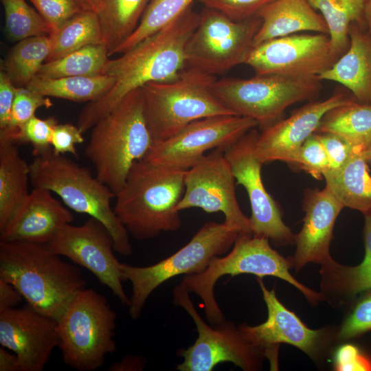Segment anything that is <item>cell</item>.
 I'll return each mask as SVG.
<instances>
[{
  "instance_id": "obj_1",
  "label": "cell",
  "mask_w": 371,
  "mask_h": 371,
  "mask_svg": "<svg viewBox=\"0 0 371 371\" xmlns=\"http://www.w3.org/2000/svg\"><path fill=\"white\" fill-rule=\"evenodd\" d=\"M201 12L192 5L172 23L142 40L116 58H109L102 75L115 82L102 98L81 111L77 126L84 133L112 111L131 91L152 82L175 79L186 67V47L196 28Z\"/></svg>"
},
{
  "instance_id": "obj_2",
  "label": "cell",
  "mask_w": 371,
  "mask_h": 371,
  "mask_svg": "<svg viewBox=\"0 0 371 371\" xmlns=\"http://www.w3.org/2000/svg\"><path fill=\"white\" fill-rule=\"evenodd\" d=\"M0 279L11 284L27 304L58 321L86 281L47 244L0 240Z\"/></svg>"
},
{
  "instance_id": "obj_3",
  "label": "cell",
  "mask_w": 371,
  "mask_h": 371,
  "mask_svg": "<svg viewBox=\"0 0 371 371\" xmlns=\"http://www.w3.org/2000/svg\"><path fill=\"white\" fill-rule=\"evenodd\" d=\"M186 170L144 159L135 163L116 194L113 207L129 235L148 240L181 227L177 206L184 193Z\"/></svg>"
},
{
  "instance_id": "obj_4",
  "label": "cell",
  "mask_w": 371,
  "mask_h": 371,
  "mask_svg": "<svg viewBox=\"0 0 371 371\" xmlns=\"http://www.w3.org/2000/svg\"><path fill=\"white\" fill-rule=\"evenodd\" d=\"M153 144L140 87L91 128L85 154L94 166L96 177L116 195L133 166L146 156Z\"/></svg>"
},
{
  "instance_id": "obj_5",
  "label": "cell",
  "mask_w": 371,
  "mask_h": 371,
  "mask_svg": "<svg viewBox=\"0 0 371 371\" xmlns=\"http://www.w3.org/2000/svg\"><path fill=\"white\" fill-rule=\"evenodd\" d=\"M30 181L33 188L47 189L69 208L100 221L110 232L116 252L124 256L132 254L129 234L111 204L116 195L87 168L51 148L34 156L30 164Z\"/></svg>"
},
{
  "instance_id": "obj_6",
  "label": "cell",
  "mask_w": 371,
  "mask_h": 371,
  "mask_svg": "<svg viewBox=\"0 0 371 371\" xmlns=\"http://www.w3.org/2000/svg\"><path fill=\"white\" fill-rule=\"evenodd\" d=\"M215 80L214 76L186 67L173 80L148 82L141 87L154 142L170 137L195 120L234 115L216 96Z\"/></svg>"
},
{
  "instance_id": "obj_7",
  "label": "cell",
  "mask_w": 371,
  "mask_h": 371,
  "mask_svg": "<svg viewBox=\"0 0 371 371\" xmlns=\"http://www.w3.org/2000/svg\"><path fill=\"white\" fill-rule=\"evenodd\" d=\"M293 264L274 250L265 237L251 233H239L232 249L223 256L214 258L199 273L185 275L181 284L189 293L202 300L206 318L212 326L224 322L225 316L214 297V289L218 280L226 275L252 274L258 278L274 276L288 282L299 289L310 302H316L323 295L304 286L289 272Z\"/></svg>"
},
{
  "instance_id": "obj_8",
  "label": "cell",
  "mask_w": 371,
  "mask_h": 371,
  "mask_svg": "<svg viewBox=\"0 0 371 371\" xmlns=\"http://www.w3.org/2000/svg\"><path fill=\"white\" fill-rule=\"evenodd\" d=\"M116 318L104 295L93 289L80 291L57 321L64 363L78 371L100 368L116 350Z\"/></svg>"
},
{
  "instance_id": "obj_9",
  "label": "cell",
  "mask_w": 371,
  "mask_h": 371,
  "mask_svg": "<svg viewBox=\"0 0 371 371\" xmlns=\"http://www.w3.org/2000/svg\"><path fill=\"white\" fill-rule=\"evenodd\" d=\"M239 233L225 222H208L186 245L154 265L135 267L121 262L123 280L132 284L128 306L131 317L137 319L141 316L150 295L166 281L179 275L199 273L214 258L225 255L234 245Z\"/></svg>"
},
{
  "instance_id": "obj_10",
  "label": "cell",
  "mask_w": 371,
  "mask_h": 371,
  "mask_svg": "<svg viewBox=\"0 0 371 371\" xmlns=\"http://www.w3.org/2000/svg\"><path fill=\"white\" fill-rule=\"evenodd\" d=\"M322 88L319 76L256 75L216 80L213 91L234 115L255 120L262 128L279 120L291 105L314 99Z\"/></svg>"
},
{
  "instance_id": "obj_11",
  "label": "cell",
  "mask_w": 371,
  "mask_h": 371,
  "mask_svg": "<svg viewBox=\"0 0 371 371\" xmlns=\"http://www.w3.org/2000/svg\"><path fill=\"white\" fill-rule=\"evenodd\" d=\"M261 23L256 16L235 21L205 7L186 47V67L214 76L245 64Z\"/></svg>"
},
{
  "instance_id": "obj_12",
  "label": "cell",
  "mask_w": 371,
  "mask_h": 371,
  "mask_svg": "<svg viewBox=\"0 0 371 371\" xmlns=\"http://www.w3.org/2000/svg\"><path fill=\"white\" fill-rule=\"evenodd\" d=\"M173 300L192 318L198 332L193 345L178 351L183 360L177 366V370L211 371L224 362L232 363L245 371L261 368L263 352L252 346L231 322L225 321L213 326L207 324L196 310L189 292L181 283L173 290Z\"/></svg>"
},
{
  "instance_id": "obj_13",
  "label": "cell",
  "mask_w": 371,
  "mask_h": 371,
  "mask_svg": "<svg viewBox=\"0 0 371 371\" xmlns=\"http://www.w3.org/2000/svg\"><path fill=\"white\" fill-rule=\"evenodd\" d=\"M258 126L254 119L234 115L199 119L170 137L154 142L144 159L156 165L188 170L208 150L226 149Z\"/></svg>"
},
{
  "instance_id": "obj_14",
  "label": "cell",
  "mask_w": 371,
  "mask_h": 371,
  "mask_svg": "<svg viewBox=\"0 0 371 371\" xmlns=\"http://www.w3.org/2000/svg\"><path fill=\"white\" fill-rule=\"evenodd\" d=\"M217 148L205 155L186 172L183 195L177 210L197 207L221 212L225 223L240 232L251 233L249 218L241 211L235 192V177L225 155Z\"/></svg>"
},
{
  "instance_id": "obj_15",
  "label": "cell",
  "mask_w": 371,
  "mask_h": 371,
  "mask_svg": "<svg viewBox=\"0 0 371 371\" xmlns=\"http://www.w3.org/2000/svg\"><path fill=\"white\" fill-rule=\"evenodd\" d=\"M339 58L328 34L297 33L254 45L245 64L256 75L319 76Z\"/></svg>"
},
{
  "instance_id": "obj_16",
  "label": "cell",
  "mask_w": 371,
  "mask_h": 371,
  "mask_svg": "<svg viewBox=\"0 0 371 371\" xmlns=\"http://www.w3.org/2000/svg\"><path fill=\"white\" fill-rule=\"evenodd\" d=\"M47 245L57 254L91 272L126 306L130 298L122 285L121 262L114 254L113 238L106 227L91 217L81 225L63 227Z\"/></svg>"
},
{
  "instance_id": "obj_17",
  "label": "cell",
  "mask_w": 371,
  "mask_h": 371,
  "mask_svg": "<svg viewBox=\"0 0 371 371\" xmlns=\"http://www.w3.org/2000/svg\"><path fill=\"white\" fill-rule=\"evenodd\" d=\"M259 133L251 129L225 150L237 184L246 190L251 209L249 218L251 234L265 237L278 244L291 243L295 238L283 222L280 209L266 190L261 177L263 165L256 153Z\"/></svg>"
},
{
  "instance_id": "obj_18",
  "label": "cell",
  "mask_w": 371,
  "mask_h": 371,
  "mask_svg": "<svg viewBox=\"0 0 371 371\" xmlns=\"http://www.w3.org/2000/svg\"><path fill=\"white\" fill-rule=\"evenodd\" d=\"M0 344L16 355L21 371H42L59 346L57 321L27 304L0 312Z\"/></svg>"
},
{
  "instance_id": "obj_19",
  "label": "cell",
  "mask_w": 371,
  "mask_h": 371,
  "mask_svg": "<svg viewBox=\"0 0 371 371\" xmlns=\"http://www.w3.org/2000/svg\"><path fill=\"white\" fill-rule=\"evenodd\" d=\"M351 100L337 92L321 101H312L284 119L262 128L256 142V153L262 164L282 161L293 165L304 142L314 134L323 116L333 108Z\"/></svg>"
},
{
  "instance_id": "obj_20",
  "label": "cell",
  "mask_w": 371,
  "mask_h": 371,
  "mask_svg": "<svg viewBox=\"0 0 371 371\" xmlns=\"http://www.w3.org/2000/svg\"><path fill=\"white\" fill-rule=\"evenodd\" d=\"M258 282L267 305L268 317L264 323L258 326H239L245 339L266 356L274 346L282 343L294 346L311 357L315 356L324 343L325 331L308 328L278 300L274 289L268 290L260 278H258Z\"/></svg>"
},
{
  "instance_id": "obj_21",
  "label": "cell",
  "mask_w": 371,
  "mask_h": 371,
  "mask_svg": "<svg viewBox=\"0 0 371 371\" xmlns=\"http://www.w3.org/2000/svg\"><path fill=\"white\" fill-rule=\"evenodd\" d=\"M303 207L304 225L295 236L296 251L293 260L295 269L300 270L309 262L329 265L335 262L329 251L333 227L344 205L325 187L308 190Z\"/></svg>"
},
{
  "instance_id": "obj_22",
  "label": "cell",
  "mask_w": 371,
  "mask_h": 371,
  "mask_svg": "<svg viewBox=\"0 0 371 371\" xmlns=\"http://www.w3.org/2000/svg\"><path fill=\"white\" fill-rule=\"evenodd\" d=\"M47 189L34 188L0 231V240L47 244L74 220L71 212Z\"/></svg>"
},
{
  "instance_id": "obj_23",
  "label": "cell",
  "mask_w": 371,
  "mask_h": 371,
  "mask_svg": "<svg viewBox=\"0 0 371 371\" xmlns=\"http://www.w3.org/2000/svg\"><path fill=\"white\" fill-rule=\"evenodd\" d=\"M348 36L346 52L319 78L343 85L357 102L371 104V34L352 23Z\"/></svg>"
},
{
  "instance_id": "obj_24",
  "label": "cell",
  "mask_w": 371,
  "mask_h": 371,
  "mask_svg": "<svg viewBox=\"0 0 371 371\" xmlns=\"http://www.w3.org/2000/svg\"><path fill=\"white\" fill-rule=\"evenodd\" d=\"M256 16L262 23L253 46L301 32L329 33L324 17L308 0H274L260 10Z\"/></svg>"
},
{
  "instance_id": "obj_25",
  "label": "cell",
  "mask_w": 371,
  "mask_h": 371,
  "mask_svg": "<svg viewBox=\"0 0 371 371\" xmlns=\"http://www.w3.org/2000/svg\"><path fill=\"white\" fill-rule=\"evenodd\" d=\"M363 148L355 147L339 170H328L323 177L326 187L348 207L364 214L371 212V176Z\"/></svg>"
},
{
  "instance_id": "obj_26",
  "label": "cell",
  "mask_w": 371,
  "mask_h": 371,
  "mask_svg": "<svg viewBox=\"0 0 371 371\" xmlns=\"http://www.w3.org/2000/svg\"><path fill=\"white\" fill-rule=\"evenodd\" d=\"M30 164L16 144L0 139V231L27 198Z\"/></svg>"
},
{
  "instance_id": "obj_27",
  "label": "cell",
  "mask_w": 371,
  "mask_h": 371,
  "mask_svg": "<svg viewBox=\"0 0 371 371\" xmlns=\"http://www.w3.org/2000/svg\"><path fill=\"white\" fill-rule=\"evenodd\" d=\"M324 133L338 135L364 150L371 142V104L351 99L333 108L323 116L315 133Z\"/></svg>"
},
{
  "instance_id": "obj_28",
  "label": "cell",
  "mask_w": 371,
  "mask_h": 371,
  "mask_svg": "<svg viewBox=\"0 0 371 371\" xmlns=\"http://www.w3.org/2000/svg\"><path fill=\"white\" fill-rule=\"evenodd\" d=\"M150 1L104 0L98 15L109 56L134 32Z\"/></svg>"
},
{
  "instance_id": "obj_29",
  "label": "cell",
  "mask_w": 371,
  "mask_h": 371,
  "mask_svg": "<svg viewBox=\"0 0 371 371\" xmlns=\"http://www.w3.org/2000/svg\"><path fill=\"white\" fill-rule=\"evenodd\" d=\"M115 82L113 76H67L43 78L35 76L26 86L44 96L74 102H92L104 95Z\"/></svg>"
},
{
  "instance_id": "obj_30",
  "label": "cell",
  "mask_w": 371,
  "mask_h": 371,
  "mask_svg": "<svg viewBox=\"0 0 371 371\" xmlns=\"http://www.w3.org/2000/svg\"><path fill=\"white\" fill-rule=\"evenodd\" d=\"M319 10L328 27L331 46L340 57L348 48V30L352 23L366 30L363 18L365 0H308Z\"/></svg>"
},
{
  "instance_id": "obj_31",
  "label": "cell",
  "mask_w": 371,
  "mask_h": 371,
  "mask_svg": "<svg viewBox=\"0 0 371 371\" xmlns=\"http://www.w3.org/2000/svg\"><path fill=\"white\" fill-rule=\"evenodd\" d=\"M51 52L45 62L58 59L87 45L103 43L98 15L83 10L50 34Z\"/></svg>"
},
{
  "instance_id": "obj_32",
  "label": "cell",
  "mask_w": 371,
  "mask_h": 371,
  "mask_svg": "<svg viewBox=\"0 0 371 371\" xmlns=\"http://www.w3.org/2000/svg\"><path fill=\"white\" fill-rule=\"evenodd\" d=\"M49 34L30 37L17 42L1 63L14 85L26 87L37 75L51 52Z\"/></svg>"
},
{
  "instance_id": "obj_33",
  "label": "cell",
  "mask_w": 371,
  "mask_h": 371,
  "mask_svg": "<svg viewBox=\"0 0 371 371\" xmlns=\"http://www.w3.org/2000/svg\"><path fill=\"white\" fill-rule=\"evenodd\" d=\"M109 59L108 50L104 44L89 45L58 59L45 62L36 76L57 78L102 75Z\"/></svg>"
},
{
  "instance_id": "obj_34",
  "label": "cell",
  "mask_w": 371,
  "mask_h": 371,
  "mask_svg": "<svg viewBox=\"0 0 371 371\" xmlns=\"http://www.w3.org/2000/svg\"><path fill=\"white\" fill-rule=\"evenodd\" d=\"M363 241L365 256L357 266L348 267L335 262L323 267V274L349 297L371 291V212L364 214Z\"/></svg>"
},
{
  "instance_id": "obj_35",
  "label": "cell",
  "mask_w": 371,
  "mask_h": 371,
  "mask_svg": "<svg viewBox=\"0 0 371 371\" xmlns=\"http://www.w3.org/2000/svg\"><path fill=\"white\" fill-rule=\"evenodd\" d=\"M197 0H151L134 32L113 53L122 54L159 31L183 14Z\"/></svg>"
},
{
  "instance_id": "obj_36",
  "label": "cell",
  "mask_w": 371,
  "mask_h": 371,
  "mask_svg": "<svg viewBox=\"0 0 371 371\" xmlns=\"http://www.w3.org/2000/svg\"><path fill=\"white\" fill-rule=\"evenodd\" d=\"M5 12V30L14 42L50 34L53 29L41 14L25 0H1Z\"/></svg>"
},
{
  "instance_id": "obj_37",
  "label": "cell",
  "mask_w": 371,
  "mask_h": 371,
  "mask_svg": "<svg viewBox=\"0 0 371 371\" xmlns=\"http://www.w3.org/2000/svg\"><path fill=\"white\" fill-rule=\"evenodd\" d=\"M57 124L54 117L41 119L34 115L12 131L0 132V139L14 144H31L34 157L52 148V132Z\"/></svg>"
},
{
  "instance_id": "obj_38",
  "label": "cell",
  "mask_w": 371,
  "mask_h": 371,
  "mask_svg": "<svg viewBox=\"0 0 371 371\" xmlns=\"http://www.w3.org/2000/svg\"><path fill=\"white\" fill-rule=\"evenodd\" d=\"M52 105L49 97L26 87H16L9 124L5 129L0 132L14 131L34 117L39 108H49Z\"/></svg>"
},
{
  "instance_id": "obj_39",
  "label": "cell",
  "mask_w": 371,
  "mask_h": 371,
  "mask_svg": "<svg viewBox=\"0 0 371 371\" xmlns=\"http://www.w3.org/2000/svg\"><path fill=\"white\" fill-rule=\"evenodd\" d=\"M293 165L319 180L329 170L326 153L315 133L311 135L302 144Z\"/></svg>"
},
{
  "instance_id": "obj_40",
  "label": "cell",
  "mask_w": 371,
  "mask_h": 371,
  "mask_svg": "<svg viewBox=\"0 0 371 371\" xmlns=\"http://www.w3.org/2000/svg\"><path fill=\"white\" fill-rule=\"evenodd\" d=\"M50 25L53 31L83 11L76 0H28Z\"/></svg>"
},
{
  "instance_id": "obj_41",
  "label": "cell",
  "mask_w": 371,
  "mask_h": 371,
  "mask_svg": "<svg viewBox=\"0 0 371 371\" xmlns=\"http://www.w3.org/2000/svg\"><path fill=\"white\" fill-rule=\"evenodd\" d=\"M364 293L341 325L339 339L353 338L371 330V291Z\"/></svg>"
},
{
  "instance_id": "obj_42",
  "label": "cell",
  "mask_w": 371,
  "mask_h": 371,
  "mask_svg": "<svg viewBox=\"0 0 371 371\" xmlns=\"http://www.w3.org/2000/svg\"><path fill=\"white\" fill-rule=\"evenodd\" d=\"M205 7L218 10L230 19L241 21L256 16L274 0H197Z\"/></svg>"
},
{
  "instance_id": "obj_43",
  "label": "cell",
  "mask_w": 371,
  "mask_h": 371,
  "mask_svg": "<svg viewBox=\"0 0 371 371\" xmlns=\"http://www.w3.org/2000/svg\"><path fill=\"white\" fill-rule=\"evenodd\" d=\"M315 134L326 153L329 170L341 168L350 158L355 147L338 135L328 133Z\"/></svg>"
},
{
  "instance_id": "obj_44",
  "label": "cell",
  "mask_w": 371,
  "mask_h": 371,
  "mask_svg": "<svg viewBox=\"0 0 371 371\" xmlns=\"http://www.w3.org/2000/svg\"><path fill=\"white\" fill-rule=\"evenodd\" d=\"M82 134L78 126L70 123H58L52 132V148L56 153H70L76 156V145L84 142Z\"/></svg>"
},
{
  "instance_id": "obj_45",
  "label": "cell",
  "mask_w": 371,
  "mask_h": 371,
  "mask_svg": "<svg viewBox=\"0 0 371 371\" xmlns=\"http://www.w3.org/2000/svg\"><path fill=\"white\" fill-rule=\"evenodd\" d=\"M335 367L338 370H371V361L357 347L347 344L337 350Z\"/></svg>"
},
{
  "instance_id": "obj_46",
  "label": "cell",
  "mask_w": 371,
  "mask_h": 371,
  "mask_svg": "<svg viewBox=\"0 0 371 371\" xmlns=\"http://www.w3.org/2000/svg\"><path fill=\"white\" fill-rule=\"evenodd\" d=\"M16 87L3 69L0 71V131L7 128L12 113Z\"/></svg>"
},
{
  "instance_id": "obj_47",
  "label": "cell",
  "mask_w": 371,
  "mask_h": 371,
  "mask_svg": "<svg viewBox=\"0 0 371 371\" xmlns=\"http://www.w3.org/2000/svg\"><path fill=\"white\" fill-rule=\"evenodd\" d=\"M23 299L15 287L0 279V312L16 307Z\"/></svg>"
},
{
  "instance_id": "obj_48",
  "label": "cell",
  "mask_w": 371,
  "mask_h": 371,
  "mask_svg": "<svg viewBox=\"0 0 371 371\" xmlns=\"http://www.w3.org/2000/svg\"><path fill=\"white\" fill-rule=\"evenodd\" d=\"M145 364V359L142 357L128 355L120 361L113 363L109 368V371L141 370Z\"/></svg>"
},
{
  "instance_id": "obj_49",
  "label": "cell",
  "mask_w": 371,
  "mask_h": 371,
  "mask_svg": "<svg viewBox=\"0 0 371 371\" xmlns=\"http://www.w3.org/2000/svg\"><path fill=\"white\" fill-rule=\"evenodd\" d=\"M0 371H21L16 355L3 346L0 347Z\"/></svg>"
},
{
  "instance_id": "obj_50",
  "label": "cell",
  "mask_w": 371,
  "mask_h": 371,
  "mask_svg": "<svg viewBox=\"0 0 371 371\" xmlns=\"http://www.w3.org/2000/svg\"><path fill=\"white\" fill-rule=\"evenodd\" d=\"M83 10L91 11L98 14L103 5L104 0H76Z\"/></svg>"
},
{
  "instance_id": "obj_51",
  "label": "cell",
  "mask_w": 371,
  "mask_h": 371,
  "mask_svg": "<svg viewBox=\"0 0 371 371\" xmlns=\"http://www.w3.org/2000/svg\"><path fill=\"white\" fill-rule=\"evenodd\" d=\"M363 18L366 30L371 34V0L364 1Z\"/></svg>"
},
{
  "instance_id": "obj_52",
  "label": "cell",
  "mask_w": 371,
  "mask_h": 371,
  "mask_svg": "<svg viewBox=\"0 0 371 371\" xmlns=\"http://www.w3.org/2000/svg\"><path fill=\"white\" fill-rule=\"evenodd\" d=\"M363 156L368 163H371V142L363 150Z\"/></svg>"
}]
</instances>
